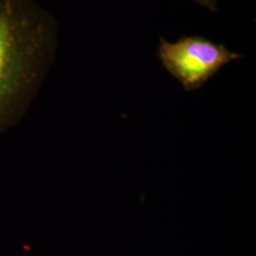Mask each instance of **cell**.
<instances>
[{
	"mask_svg": "<svg viewBox=\"0 0 256 256\" xmlns=\"http://www.w3.org/2000/svg\"><path fill=\"white\" fill-rule=\"evenodd\" d=\"M57 32L36 0H0V136L36 98L54 58Z\"/></svg>",
	"mask_w": 256,
	"mask_h": 256,
	"instance_id": "6da1fadb",
	"label": "cell"
},
{
	"mask_svg": "<svg viewBox=\"0 0 256 256\" xmlns=\"http://www.w3.org/2000/svg\"><path fill=\"white\" fill-rule=\"evenodd\" d=\"M158 54L165 70L187 92L200 88L225 64L241 58L202 36H184L174 43L160 38Z\"/></svg>",
	"mask_w": 256,
	"mask_h": 256,
	"instance_id": "7a4b0ae2",
	"label": "cell"
},
{
	"mask_svg": "<svg viewBox=\"0 0 256 256\" xmlns=\"http://www.w3.org/2000/svg\"><path fill=\"white\" fill-rule=\"evenodd\" d=\"M203 7L210 10L212 12L216 10V0H192Z\"/></svg>",
	"mask_w": 256,
	"mask_h": 256,
	"instance_id": "3957f363",
	"label": "cell"
}]
</instances>
